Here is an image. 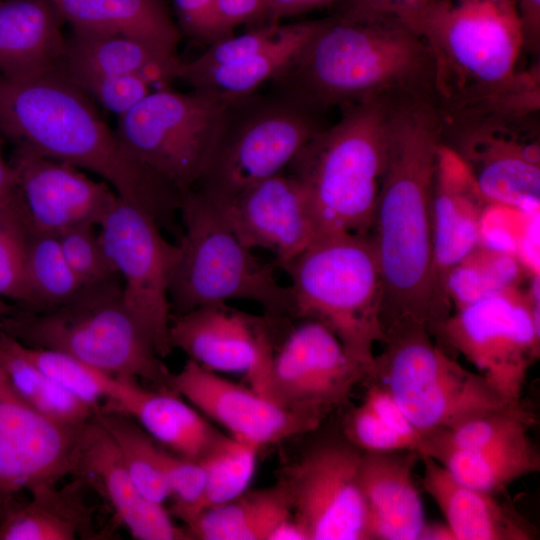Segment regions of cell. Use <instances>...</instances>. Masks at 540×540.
Instances as JSON below:
<instances>
[{"instance_id": "obj_38", "label": "cell", "mask_w": 540, "mask_h": 540, "mask_svg": "<svg viewBox=\"0 0 540 540\" xmlns=\"http://www.w3.org/2000/svg\"><path fill=\"white\" fill-rule=\"evenodd\" d=\"M535 418L522 403L487 412L422 438V455L433 459L459 451L475 450L528 432Z\"/></svg>"}, {"instance_id": "obj_19", "label": "cell", "mask_w": 540, "mask_h": 540, "mask_svg": "<svg viewBox=\"0 0 540 540\" xmlns=\"http://www.w3.org/2000/svg\"><path fill=\"white\" fill-rule=\"evenodd\" d=\"M32 231L58 234L80 225L100 226L117 194L80 168L15 146L9 160Z\"/></svg>"}, {"instance_id": "obj_42", "label": "cell", "mask_w": 540, "mask_h": 540, "mask_svg": "<svg viewBox=\"0 0 540 540\" xmlns=\"http://www.w3.org/2000/svg\"><path fill=\"white\" fill-rule=\"evenodd\" d=\"M162 471L169 489L171 512L184 526L203 509L205 471L200 462L181 457L159 445Z\"/></svg>"}, {"instance_id": "obj_24", "label": "cell", "mask_w": 540, "mask_h": 540, "mask_svg": "<svg viewBox=\"0 0 540 540\" xmlns=\"http://www.w3.org/2000/svg\"><path fill=\"white\" fill-rule=\"evenodd\" d=\"M419 459L412 450L362 452L359 476L370 539L420 540L426 520L413 480Z\"/></svg>"}, {"instance_id": "obj_30", "label": "cell", "mask_w": 540, "mask_h": 540, "mask_svg": "<svg viewBox=\"0 0 540 540\" xmlns=\"http://www.w3.org/2000/svg\"><path fill=\"white\" fill-rule=\"evenodd\" d=\"M182 60L140 40L72 29L66 38L61 71L102 75H140L157 88L177 79Z\"/></svg>"}, {"instance_id": "obj_36", "label": "cell", "mask_w": 540, "mask_h": 540, "mask_svg": "<svg viewBox=\"0 0 540 540\" xmlns=\"http://www.w3.org/2000/svg\"><path fill=\"white\" fill-rule=\"evenodd\" d=\"M25 310L46 311L70 300L83 286L66 261L56 234L31 230L26 264Z\"/></svg>"}, {"instance_id": "obj_2", "label": "cell", "mask_w": 540, "mask_h": 540, "mask_svg": "<svg viewBox=\"0 0 540 540\" xmlns=\"http://www.w3.org/2000/svg\"><path fill=\"white\" fill-rule=\"evenodd\" d=\"M317 111L364 103L436 102L435 65L422 34L387 12L342 6L272 81Z\"/></svg>"}, {"instance_id": "obj_35", "label": "cell", "mask_w": 540, "mask_h": 540, "mask_svg": "<svg viewBox=\"0 0 540 540\" xmlns=\"http://www.w3.org/2000/svg\"><path fill=\"white\" fill-rule=\"evenodd\" d=\"M523 264L513 254L477 244L447 275L444 291L455 308L519 286Z\"/></svg>"}, {"instance_id": "obj_49", "label": "cell", "mask_w": 540, "mask_h": 540, "mask_svg": "<svg viewBox=\"0 0 540 540\" xmlns=\"http://www.w3.org/2000/svg\"><path fill=\"white\" fill-rule=\"evenodd\" d=\"M181 35L211 45L215 43L213 7L215 0H172Z\"/></svg>"}, {"instance_id": "obj_20", "label": "cell", "mask_w": 540, "mask_h": 540, "mask_svg": "<svg viewBox=\"0 0 540 540\" xmlns=\"http://www.w3.org/2000/svg\"><path fill=\"white\" fill-rule=\"evenodd\" d=\"M213 202L243 245L270 251L283 270L318 238L305 192L290 173Z\"/></svg>"}, {"instance_id": "obj_34", "label": "cell", "mask_w": 540, "mask_h": 540, "mask_svg": "<svg viewBox=\"0 0 540 540\" xmlns=\"http://www.w3.org/2000/svg\"><path fill=\"white\" fill-rule=\"evenodd\" d=\"M0 361L17 393L48 419L83 427L95 411L29 361L18 341L0 331Z\"/></svg>"}, {"instance_id": "obj_41", "label": "cell", "mask_w": 540, "mask_h": 540, "mask_svg": "<svg viewBox=\"0 0 540 540\" xmlns=\"http://www.w3.org/2000/svg\"><path fill=\"white\" fill-rule=\"evenodd\" d=\"M31 227L18 191L0 202V297L27 305L25 264Z\"/></svg>"}, {"instance_id": "obj_32", "label": "cell", "mask_w": 540, "mask_h": 540, "mask_svg": "<svg viewBox=\"0 0 540 540\" xmlns=\"http://www.w3.org/2000/svg\"><path fill=\"white\" fill-rule=\"evenodd\" d=\"M288 493L281 482L246 490L236 498L200 512L184 528L190 539L270 540L276 528L292 517Z\"/></svg>"}, {"instance_id": "obj_7", "label": "cell", "mask_w": 540, "mask_h": 540, "mask_svg": "<svg viewBox=\"0 0 540 540\" xmlns=\"http://www.w3.org/2000/svg\"><path fill=\"white\" fill-rule=\"evenodd\" d=\"M419 32L434 59L441 114L476 103L518 72L516 0H432Z\"/></svg>"}, {"instance_id": "obj_8", "label": "cell", "mask_w": 540, "mask_h": 540, "mask_svg": "<svg viewBox=\"0 0 540 540\" xmlns=\"http://www.w3.org/2000/svg\"><path fill=\"white\" fill-rule=\"evenodd\" d=\"M179 211L184 230L168 288L172 316L244 299L261 305L266 314L293 317L289 286L278 281L273 265L240 242L211 199L188 189Z\"/></svg>"}, {"instance_id": "obj_13", "label": "cell", "mask_w": 540, "mask_h": 540, "mask_svg": "<svg viewBox=\"0 0 540 540\" xmlns=\"http://www.w3.org/2000/svg\"><path fill=\"white\" fill-rule=\"evenodd\" d=\"M160 227L147 209L117 196L99 235L121 278L128 311L163 359L172 351L168 288L179 249L164 238Z\"/></svg>"}, {"instance_id": "obj_14", "label": "cell", "mask_w": 540, "mask_h": 540, "mask_svg": "<svg viewBox=\"0 0 540 540\" xmlns=\"http://www.w3.org/2000/svg\"><path fill=\"white\" fill-rule=\"evenodd\" d=\"M361 457L362 451L345 438L326 440L280 472L293 518L308 540H370Z\"/></svg>"}, {"instance_id": "obj_5", "label": "cell", "mask_w": 540, "mask_h": 540, "mask_svg": "<svg viewBox=\"0 0 540 540\" xmlns=\"http://www.w3.org/2000/svg\"><path fill=\"white\" fill-rule=\"evenodd\" d=\"M0 331L26 346L62 352L110 375L170 390L172 373L128 311L120 276L84 285L50 310L20 307L0 320Z\"/></svg>"}, {"instance_id": "obj_11", "label": "cell", "mask_w": 540, "mask_h": 540, "mask_svg": "<svg viewBox=\"0 0 540 540\" xmlns=\"http://www.w3.org/2000/svg\"><path fill=\"white\" fill-rule=\"evenodd\" d=\"M227 104L197 89L158 88L118 117L114 132L132 160L182 194L204 172Z\"/></svg>"}, {"instance_id": "obj_52", "label": "cell", "mask_w": 540, "mask_h": 540, "mask_svg": "<svg viewBox=\"0 0 540 540\" xmlns=\"http://www.w3.org/2000/svg\"><path fill=\"white\" fill-rule=\"evenodd\" d=\"M339 1L345 0H267V23L280 24L285 17L300 15Z\"/></svg>"}, {"instance_id": "obj_26", "label": "cell", "mask_w": 540, "mask_h": 540, "mask_svg": "<svg viewBox=\"0 0 540 540\" xmlns=\"http://www.w3.org/2000/svg\"><path fill=\"white\" fill-rule=\"evenodd\" d=\"M422 485L441 510L454 540H531L535 529L516 510L488 492L457 480L428 455Z\"/></svg>"}, {"instance_id": "obj_16", "label": "cell", "mask_w": 540, "mask_h": 540, "mask_svg": "<svg viewBox=\"0 0 540 540\" xmlns=\"http://www.w3.org/2000/svg\"><path fill=\"white\" fill-rule=\"evenodd\" d=\"M84 427L64 426L36 411L0 361V504L73 476Z\"/></svg>"}, {"instance_id": "obj_43", "label": "cell", "mask_w": 540, "mask_h": 540, "mask_svg": "<svg viewBox=\"0 0 540 540\" xmlns=\"http://www.w3.org/2000/svg\"><path fill=\"white\" fill-rule=\"evenodd\" d=\"M70 268L81 284L89 285L119 276L93 224H80L57 234Z\"/></svg>"}, {"instance_id": "obj_50", "label": "cell", "mask_w": 540, "mask_h": 540, "mask_svg": "<svg viewBox=\"0 0 540 540\" xmlns=\"http://www.w3.org/2000/svg\"><path fill=\"white\" fill-rule=\"evenodd\" d=\"M432 0H345L344 6L387 12L419 31Z\"/></svg>"}, {"instance_id": "obj_55", "label": "cell", "mask_w": 540, "mask_h": 540, "mask_svg": "<svg viewBox=\"0 0 540 540\" xmlns=\"http://www.w3.org/2000/svg\"><path fill=\"white\" fill-rule=\"evenodd\" d=\"M420 539L454 540L453 534L445 524H428L426 522Z\"/></svg>"}, {"instance_id": "obj_21", "label": "cell", "mask_w": 540, "mask_h": 540, "mask_svg": "<svg viewBox=\"0 0 540 540\" xmlns=\"http://www.w3.org/2000/svg\"><path fill=\"white\" fill-rule=\"evenodd\" d=\"M73 477L96 490L116 521L137 540H189L164 505L147 499L130 478L108 431L95 415L85 425Z\"/></svg>"}, {"instance_id": "obj_6", "label": "cell", "mask_w": 540, "mask_h": 540, "mask_svg": "<svg viewBox=\"0 0 540 540\" xmlns=\"http://www.w3.org/2000/svg\"><path fill=\"white\" fill-rule=\"evenodd\" d=\"M284 270L290 277L293 318L329 328L368 380L374 346L385 337L382 280L370 236H320Z\"/></svg>"}, {"instance_id": "obj_48", "label": "cell", "mask_w": 540, "mask_h": 540, "mask_svg": "<svg viewBox=\"0 0 540 540\" xmlns=\"http://www.w3.org/2000/svg\"><path fill=\"white\" fill-rule=\"evenodd\" d=\"M363 400L394 432L407 440L422 455V437L400 408L394 397L381 385L368 382Z\"/></svg>"}, {"instance_id": "obj_31", "label": "cell", "mask_w": 540, "mask_h": 540, "mask_svg": "<svg viewBox=\"0 0 540 540\" xmlns=\"http://www.w3.org/2000/svg\"><path fill=\"white\" fill-rule=\"evenodd\" d=\"M320 23L316 19L281 25L275 39L254 55L233 64L183 73L178 79L228 103L249 96L287 68Z\"/></svg>"}, {"instance_id": "obj_40", "label": "cell", "mask_w": 540, "mask_h": 540, "mask_svg": "<svg viewBox=\"0 0 540 540\" xmlns=\"http://www.w3.org/2000/svg\"><path fill=\"white\" fill-rule=\"evenodd\" d=\"M259 448L224 434L199 461L205 471L203 510L245 492L254 476ZM201 511V512H202Z\"/></svg>"}, {"instance_id": "obj_47", "label": "cell", "mask_w": 540, "mask_h": 540, "mask_svg": "<svg viewBox=\"0 0 540 540\" xmlns=\"http://www.w3.org/2000/svg\"><path fill=\"white\" fill-rule=\"evenodd\" d=\"M267 0H215L213 28L217 41L233 36L241 24L260 26L267 23Z\"/></svg>"}, {"instance_id": "obj_15", "label": "cell", "mask_w": 540, "mask_h": 540, "mask_svg": "<svg viewBox=\"0 0 540 540\" xmlns=\"http://www.w3.org/2000/svg\"><path fill=\"white\" fill-rule=\"evenodd\" d=\"M366 380L365 370L329 328L302 320L276 347L261 394L288 410L324 420Z\"/></svg>"}, {"instance_id": "obj_37", "label": "cell", "mask_w": 540, "mask_h": 540, "mask_svg": "<svg viewBox=\"0 0 540 540\" xmlns=\"http://www.w3.org/2000/svg\"><path fill=\"white\" fill-rule=\"evenodd\" d=\"M98 421L113 439L124 466L138 490L150 501L164 505L169 489L162 471L159 444L129 416L100 410Z\"/></svg>"}, {"instance_id": "obj_17", "label": "cell", "mask_w": 540, "mask_h": 540, "mask_svg": "<svg viewBox=\"0 0 540 540\" xmlns=\"http://www.w3.org/2000/svg\"><path fill=\"white\" fill-rule=\"evenodd\" d=\"M285 319L251 315L227 303L205 305L171 317L169 343L210 371L243 375L261 393L281 340L276 328Z\"/></svg>"}, {"instance_id": "obj_39", "label": "cell", "mask_w": 540, "mask_h": 540, "mask_svg": "<svg viewBox=\"0 0 540 540\" xmlns=\"http://www.w3.org/2000/svg\"><path fill=\"white\" fill-rule=\"evenodd\" d=\"M22 354L54 381L90 406L95 414L118 399L124 380L90 366L68 354L26 346Z\"/></svg>"}, {"instance_id": "obj_9", "label": "cell", "mask_w": 540, "mask_h": 540, "mask_svg": "<svg viewBox=\"0 0 540 540\" xmlns=\"http://www.w3.org/2000/svg\"><path fill=\"white\" fill-rule=\"evenodd\" d=\"M384 335L366 382L387 389L422 438L521 403L508 401L481 374L464 368L425 327L399 324Z\"/></svg>"}, {"instance_id": "obj_57", "label": "cell", "mask_w": 540, "mask_h": 540, "mask_svg": "<svg viewBox=\"0 0 540 540\" xmlns=\"http://www.w3.org/2000/svg\"><path fill=\"white\" fill-rule=\"evenodd\" d=\"M2 1H4V0H0V3H1Z\"/></svg>"}, {"instance_id": "obj_51", "label": "cell", "mask_w": 540, "mask_h": 540, "mask_svg": "<svg viewBox=\"0 0 540 540\" xmlns=\"http://www.w3.org/2000/svg\"><path fill=\"white\" fill-rule=\"evenodd\" d=\"M522 49L538 54L540 48V0H516Z\"/></svg>"}, {"instance_id": "obj_54", "label": "cell", "mask_w": 540, "mask_h": 540, "mask_svg": "<svg viewBox=\"0 0 540 540\" xmlns=\"http://www.w3.org/2000/svg\"><path fill=\"white\" fill-rule=\"evenodd\" d=\"M270 540H308V538L303 528L292 516L276 528Z\"/></svg>"}, {"instance_id": "obj_29", "label": "cell", "mask_w": 540, "mask_h": 540, "mask_svg": "<svg viewBox=\"0 0 540 540\" xmlns=\"http://www.w3.org/2000/svg\"><path fill=\"white\" fill-rule=\"evenodd\" d=\"M72 29L126 36L177 55L180 30L164 0H52Z\"/></svg>"}, {"instance_id": "obj_44", "label": "cell", "mask_w": 540, "mask_h": 540, "mask_svg": "<svg viewBox=\"0 0 540 540\" xmlns=\"http://www.w3.org/2000/svg\"><path fill=\"white\" fill-rule=\"evenodd\" d=\"M63 74L90 99L118 117L131 110L153 91L152 87H156L151 80L140 75Z\"/></svg>"}, {"instance_id": "obj_33", "label": "cell", "mask_w": 540, "mask_h": 540, "mask_svg": "<svg viewBox=\"0 0 540 540\" xmlns=\"http://www.w3.org/2000/svg\"><path fill=\"white\" fill-rule=\"evenodd\" d=\"M436 461L460 482L491 494L540 470L539 449L528 432L479 449L448 453Z\"/></svg>"}, {"instance_id": "obj_10", "label": "cell", "mask_w": 540, "mask_h": 540, "mask_svg": "<svg viewBox=\"0 0 540 540\" xmlns=\"http://www.w3.org/2000/svg\"><path fill=\"white\" fill-rule=\"evenodd\" d=\"M322 114L277 88L229 102L213 153L193 188L213 201H223L283 172L327 127Z\"/></svg>"}, {"instance_id": "obj_23", "label": "cell", "mask_w": 540, "mask_h": 540, "mask_svg": "<svg viewBox=\"0 0 540 540\" xmlns=\"http://www.w3.org/2000/svg\"><path fill=\"white\" fill-rule=\"evenodd\" d=\"M489 204L466 162L442 143L432 189V239L437 285L449 303L444 291L446 277L478 244Z\"/></svg>"}, {"instance_id": "obj_28", "label": "cell", "mask_w": 540, "mask_h": 540, "mask_svg": "<svg viewBox=\"0 0 540 540\" xmlns=\"http://www.w3.org/2000/svg\"><path fill=\"white\" fill-rule=\"evenodd\" d=\"M87 485L79 478L63 486L43 487L28 500L0 504V540L96 539L94 510L84 500Z\"/></svg>"}, {"instance_id": "obj_18", "label": "cell", "mask_w": 540, "mask_h": 540, "mask_svg": "<svg viewBox=\"0 0 540 540\" xmlns=\"http://www.w3.org/2000/svg\"><path fill=\"white\" fill-rule=\"evenodd\" d=\"M170 390L229 436L259 449L312 432L323 420L288 410L252 387L240 385L192 360L172 373Z\"/></svg>"}, {"instance_id": "obj_45", "label": "cell", "mask_w": 540, "mask_h": 540, "mask_svg": "<svg viewBox=\"0 0 540 540\" xmlns=\"http://www.w3.org/2000/svg\"><path fill=\"white\" fill-rule=\"evenodd\" d=\"M281 24L266 23L247 32L219 40L191 61H182L177 73L208 70L244 60L269 45L279 33Z\"/></svg>"}, {"instance_id": "obj_25", "label": "cell", "mask_w": 540, "mask_h": 540, "mask_svg": "<svg viewBox=\"0 0 540 540\" xmlns=\"http://www.w3.org/2000/svg\"><path fill=\"white\" fill-rule=\"evenodd\" d=\"M65 20L52 0L0 3V76L14 81L60 71Z\"/></svg>"}, {"instance_id": "obj_12", "label": "cell", "mask_w": 540, "mask_h": 540, "mask_svg": "<svg viewBox=\"0 0 540 540\" xmlns=\"http://www.w3.org/2000/svg\"><path fill=\"white\" fill-rule=\"evenodd\" d=\"M462 354L505 399L521 402L530 366L540 351L539 275L455 310L432 333Z\"/></svg>"}, {"instance_id": "obj_56", "label": "cell", "mask_w": 540, "mask_h": 540, "mask_svg": "<svg viewBox=\"0 0 540 540\" xmlns=\"http://www.w3.org/2000/svg\"><path fill=\"white\" fill-rule=\"evenodd\" d=\"M20 306L14 303H9L7 300L0 297V320L15 313Z\"/></svg>"}, {"instance_id": "obj_53", "label": "cell", "mask_w": 540, "mask_h": 540, "mask_svg": "<svg viewBox=\"0 0 540 540\" xmlns=\"http://www.w3.org/2000/svg\"><path fill=\"white\" fill-rule=\"evenodd\" d=\"M2 140L3 137L0 135V202L10 197L17 189L15 171L2 153Z\"/></svg>"}, {"instance_id": "obj_4", "label": "cell", "mask_w": 540, "mask_h": 540, "mask_svg": "<svg viewBox=\"0 0 540 540\" xmlns=\"http://www.w3.org/2000/svg\"><path fill=\"white\" fill-rule=\"evenodd\" d=\"M395 108L379 103L342 108L338 122L317 133L288 165L305 192L318 237L370 234Z\"/></svg>"}, {"instance_id": "obj_3", "label": "cell", "mask_w": 540, "mask_h": 540, "mask_svg": "<svg viewBox=\"0 0 540 540\" xmlns=\"http://www.w3.org/2000/svg\"><path fill=\"white\" fill-rule=\"evenodd\" d=\"M90 100L61 70L23 81L0 76V135L99 175L162 225L181 193L128 156Z\"/></svg>"}, {"instance_id": "obj_46", "label": "cell", "mask_w": 540, "mask_h": 540, "mask_svg": "<svg viewBox=\"0 0 540 540\" xmlns=\"http://www.w3.org/2000/svg\"><path fill=\"white\" fill-rule=\"evenodd\" d=\"M343 435L349 443L362 452L416 451L364 402L351 409L345 417Z\"/></svg>"}, {"instance_id": "obj_27", "label": "cell", "mask_w": 540, "mask_h": 540, "mask_svg": "<svg viewBox=\"0 0 540 540\" xmlns=\"http://www.w3.org/2000/svg\"><path fill=\"white\" fill-rule=\"evenodd\" d=\"M101 410L129 416L159 445L198 462L224 435L180 395L145 388L136 379H125L116 402Z\"/></svg>"}, {"instance_id": "obj_22", "label": "cell", "mask_w": 540, "mask_h": 540, "mask_svg": "<svg viewBox=\"0 0 540 540\" xmlns=\"http://www.w3.org/2000/svg\"><path fill=\"white\" fill-rule=\"evenodd\" d=\"M490 204L534 212L540 201L539 133L492 129L470 136L456 148Z\"/></svg>"}, {"instance_id": "obj_1", "label": "cell", "mask_w": 540, "mask_h": 540, "mask_svg": "<svg viewBox=\"0 0 540 540\" xmlns=\"http://www.w3.org/2000/svg\"><path fill=\"white\" fill-rule=\"evenodd\" d=\"M443 121L433 101L393 110L385 174L370 238L382 280L383 330L399 324L431 334L451 314L438 288L431 201Z\"/></svg>"}]
</instances>
